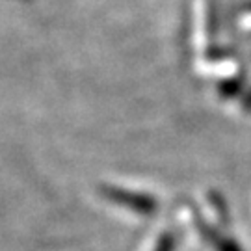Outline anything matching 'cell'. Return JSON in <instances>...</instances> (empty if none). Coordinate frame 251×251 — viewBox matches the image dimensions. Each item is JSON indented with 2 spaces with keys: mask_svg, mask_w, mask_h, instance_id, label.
<instances>
[{
  "mask_svg": "<svg viewBox=\"0 0 251 251\" xmlns=\"http://www.w3.org/2000/svg\"><path fill=\"white\" fill-rule=\"evenodd\" d=\"M206 236H208V240L214 246L216 251H242L240 246L234 240H231V238H222V236H218L216 233H210V231L206 233Z\"/></svg>",
  "mask_w": 251,
  "mask_h": 251,
  "instance_id": "cell-1",
  "label": "cell"
},
{
  "mask_svg": "<svg viewBox=\"0 0 251 251\" xmlns=\"http://www.w3.org/2000/svg\"><path fill=\"white\" fill-rule=\"evenodd\" d=\"M175 244H173V236L171 234H162L158 238V242L154 244V250L152 251H173Z\"/></svg>",
  "mask_w": 251,
  "mask_h": 251,
  "instance_id": "cell-2",
  "label": "cell"
}]
</instances>
